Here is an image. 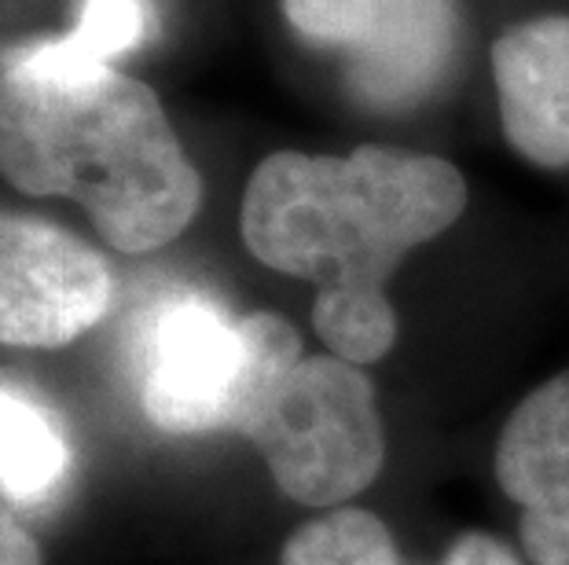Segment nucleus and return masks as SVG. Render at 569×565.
<instances>
[{
	"instance_id": "obj_1",
	"label": "nucleus",
	"mask_w": 569,
	"mask_h": 565,
	"mask_svg": "<svg viewBox=\"0 0 569 565\" xmlns=\"http://www.w3.org/2000/svg\"><path fill=\"white\" fill-rule=\"evenodd\" d=\"M467 210L452 162L397 148L353 154L276 151L250 173L243 243L269 269L317 283L312 327L331 356L375 364L397 342L386 283L411 250Z\"/></svg>"
},
{
	"instance_id": "obj_2",
	"label": "nucleus",
	"mask_w": 569,
	"mask_h": 565,
	"mask_svg": "<svg viewBox=\"0 0 569 565\" xmlns=\"http://www.w3.org/2000/svg\"><path fill=\"white\" fill-rule=\"evenodd\" d=\"M0 173L22 195L74 199L122 254L173 243L202 206V176L159 95L56 41L0 70Z\"/></svg>"
},
{
	"instance_id": "obj_3",
	"label": "nucleus",
	"mask_w": 569,
	"mask_h": 565,
	"mask_svg": "<svg viewBox=\"0 0 569 565\" xmlns=\"http://www.w3.org/2000/svg\"><path fill=\"white\" fill-rule=\"evenodd\" d=\"M301 356L276 312L236 320L202 294L166 297L143 331V415L166 434H239Z\"/></svg>"
},
{
	"instance_id": "obj_4",
	"label": "nucleus",
	"mask_w": 569,
	"mask_h": 565,
	"mask_svg": "<svg viewBox=\"0 0 569 565\" xmlns=\"http://www.w3.org/2000/svg\"><path fill=\"white\" fill-rule=\"evenodd\" d=\"M261 452L283 496L342 507L382 471L386 437L375 386L342 356H301L239 430Z\"/></svg>"
},
{
	"instance_id": "obj_5",
	"label": "nucleus",
	"mask_w": 569,
	"mask_h": 565,
	"mask_svg": "<svg viewBox=\"0 0 569 565\" xmlns=\"http://www.w3.org/2000/svg\"><path fill=\"white\" fill-rule=\"evenodd\" d=\"M301 41L342 59L371 107L401 111L438 89L459 41L456 0H283Z\"/></svg>"
},
{
	"instance_id": "obj_6",
	"label": "nucleus",
	"mask_w": 569,
	"mask_h": 565,
	"mask_svg": "<svg viewBox=\"0 0 569 565\" xmlns=\"http://www.w3.org/2000/svg\"><path fill=\"white\" fill-rule=\"evenodd\" d=\"M114 302L103 254L52 221L0 210V345L59 349Z\"/></svg>"
},
{
	"instance_id": "obj_7",
	"label": "nucleus",
	"mask_w": 569,
	"mask_h": 565,
	"mask_svg": "<svg viewBox=\"0 0 569 565\" xmlns=\"http://www.w3.org/2000/svg\"><path fill=\"white\" fill-rule=\"evenodd\" d=\"M492 78L507 143L543 170L569 165V16L503 30L492 44Z\"/></svg>"
},
{
	"instance_id": "obj_8",
	"label": "nucleus",
	"mask_w": 569,
	"mask_h": 565,
	"mask_svg": "<svg viewBox=\"0 0 569 565\" xmlns=\"http://www.w3.org/2000/svg\"><path fill=\"white\" fill-rule=\"evenodd\" d=\"M496 481L522 522L569 518V371L511 412L496 444Z\"/></svg>"
},
{
	"instance_id": "obj_9",
	"label": "nucleus",
	"mask_w": 569,
	"mask_h": 565,
	"mask_svg": "<svg viewBox=\"0 0 569 565\" xmlns=\"http://www.w3.org/2000/svg\"><path fill=\"white\" fill-rule=\"evenodd\" d=\"M70 437L44 401L0 379V492L19 507H41L70 477Z\"/></svg>"
},
{
	"instance_id": "obj_10",
	"label": "nucleus",
	"mask_w": 569,
	"mask_h": 565,
	"mask_svg": "<svg viewBox=\"0 0 569 565\" xmlns=\"http://www.w3.org/2000/svg\"><path fill=\"white\" fill-rule=\"evenodd\" d=\"M280 565H408L382 518L357 507H335L295 528Z\"/></svg>"
},
{
	"instance_id": "obj_11",
	"label": "nucleus",
	"mask_w": 569,
	"mask_h": 565,
	"mask_svg": "<svg viewBox=\"0 0 569 565\" xmlns=\"http://www.w3.org/2000/svg\"><path fill=\"white\" fill-rule=\"evenodd\" d=\"M143 30H148V8H143V0H84L74 33L56 38V44L70 56L111 63V56L137 44L143 38Z\"/></svg>"
},
{
	"instance_id": "obj_12",
	"label": "nucleus",
	"mask_w": 569,
	"mask_h": 565,
	"mask_svg": "<svg viewBox=\"0 0 569 565\" xmlns=\"http://www.w3.org/2000/svg\"><path fill=\"white\" fill-rule=\"evenodd\" d=\"M441 565H518V558L489 533H463L445 551Z\"/></svg>"
},
{
	"instance_id": "obj_13",
	"label": "nucleus",
	"mask_w": 569,
	"mask_h": 565,
	"mask_svg": "<svg viewBox=\"0 0 569 565\" xmlns=\"http://www.w3.org/2000/svg\"><path fill=\"white\" fill-rule=\"evenodd\" d=\"M0 565H41V547L8 514H0Z\"/></svg>"
}]
</instances>
